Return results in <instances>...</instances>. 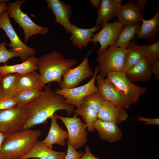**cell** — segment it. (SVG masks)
<instances>
[{"label":"cell","mask_w":159,"mask_h":159,"mask_svg":"<svg viewBox=\"0 0 159 159\" xmlns=\"http://www.w3.org/2000/svg\"><path fill=\"white\" fill-rule=\"evenodd\" d=\"M67 143V149L65 159H79L83 154V152L81 150L79 151H77L68 143Z\"/></svg>","instance_id":"e575fe53"},{"label":"cell","mask_w":159,"mask_h":159,"mask_svg":"<svg viewBox=\"0 0 159 159\" xmlns=\"http://www.w3.org/2000/svg\"><path fill=\"white\" fill-rule=\"evenodd\" d=\"M79 159H101L98 158L94 155L91 153L90 146L88 145H86L85 147V152L83 153L82 156ZM112 159H116L113 158Z\"/></svg>","instance_id":"74e56055"},{"label":"cell","mask_w":159,"mask_h":159,"mask_svg":"<svg viewBox=\"0 0 159 159\" xmlns=\"http://www.w3.org/2000/svg\"><path fill=\"white\" fill-rule=\"evenodd\" d=\"M6 45L5 42L0 43V63H6L9 59L18 57L17 53L7 49Z\"/></svg>","instance_id":"d6a6232c"},{"label":"cell","mask_w":159,"mask_h":159,"mask_svg":"<svg viewBox=\"0 0 159 159\" xmlns=\"http://www.w3.org/2000/svg\"><path fill=\"white\" fill-rule=\"evenodd\" d=\"M1 75H2L1 74H0V81L1 78Z\"/></svg>","instance_id":"ee69618b"},{"label":"cell","mask_w":159,"mask_h":159,"mask_svg":"<svg viewBox=\"0 0 159 159\" xmlns=\"http://www.w3.org/2000/svg\"><path fill=\"white\" fill-rule=\"evenodd\" d=\"M73 116H80L87 126V129L90 132L95 130V124L98 118V113L90 107L81 105L80 107L74 110Z\"/></svg>","instance_id":"f1b7e54d"},{"label":"cell","mask_w":159,"mask_h":159,"mask_svg":"<svg viewBox=\"0 0 159 159\" xmlns=\"http://www.w3.org/2000/svg\"><path fill=\"white\" fill-rule=\"evenodd\" d=\"M124 25L115 20L105 24L97 33L94 34L90 41L100 44L97 51L98 55L106 50L110 46H114L115 42Z\"/></svg>","instance_id":"7c38bea8"},{"label":"cell","mask_w":159,"mask_h":159,"mask_svg":"<svg viewBox=\"0 0 159 159\" xmlns=\"http://www.w3.org/2000/svg\"><path fill=\"white\" fill-rule=\"evenodd\" d=\"M0 81V98L14 97L19 91L18 81L20 74L1 75Z\"/></svg>","instance_id":"d4e9b609"},{"label":"cell","mask_w":159,"mask_h":159,"mask_svg":"<svg viewBox=\"0 0 159 159\" xmlns=\"http://www.w3.org/2000/svg\"><path fill=\"white\" fill-rule=\"evenodd\" d=\"M3 0H0V3L3 1Z\"/></svg>","instance_id":"f6af8a7d"},{"label":"cell","mask_w":159,"mask_h":159,"mask_svg":"<svg viewBox=\"0 0 159 159\" xmlns=\"http://www.w3.org/2000/svg\"><path fill=\"white\" fill-rule=\"evenodd\" d=\"M42 91L32 88L21 89L14 97L17 106H26L36 99Z\"/></svg>","instance_id":"f546056e"},{"label":"cell","mask_w":159,"mask_h":159,"mask_svg":"<svg viewBox=\"0 0 159 159\" xmlns=\"http://www.w3.org/2000/svg\"><path fill=\"white\" fill-rule=\"evenodd\" d=\"M126 52L125 49L112 46L98 55L97 60L100 74L105 78L110 73L125 72L124 60Z\"/></svg>","instance_id":"5b68a950"},{"label":"cell","mask_w":159,"mask_h":159,"mask_svg":"<svg viewBox=\"0 0 159 159\" xmlns=\"http://www.w3.org/2000/svg\"><path fill=\"white\" fill-rule=\"evenodd\" d=\"M105 100L99 92L89 95L83 99L81 105L88 106L98 113Z\"/></svg>","instance_id":"4dcf8cb0"},{"label":"cell","mask_w":159,"mask_h":159,"mask_svg":"<svg viewBox=\"0 0 159 159\" xmlns=\"http://www.w3.org/2000/svg\"><path fill=\"white\" fill-rule=\"evenodd\" d=\"M141 26L140 22L132 24L124 25L115 42L114 46L125 49L129 42L133 40L138 34Z\"/></svg>","instance_id":"484cf974"},{"label":"cell","mask_w":159,"mask_h":159,"mask_svg":"<svg viewBox=\"0 0 159 159\" xmlns=\"http://www.w3.org/2000/svg\"><path fill=\"white\" fill-rule=\"evenodd\" d=\"M95 127L100 138L104 141L116 142L120 140L122 137L121 130L115 123L98 119L95 123Z\"/></svg>","instance_id":"e0dca14e"},{"label":"cell","mask_w":159,"mask_h":159,"mask_svg":"<svg viewBox=\"0 0 159 159\" xmlns=\"http://www.w3.org/2000/svg\"><path fill=\"white\" fill-rule=\"evenodd\" d=\"M51 124L49 131L44 139L40 141L44 145L52 149L53 145H58L62 147L66 145V139H67V131L63 130L58 124V118L54 114L50 117Z\"/></svg>","instance_id":"ac0fdd59"},{"label":"cell","mask_w":159,"mask_h":159,"mask_svg":"<svg viewBox=\"0 0 159 159\" xmlns=\"http://www.w3.org/2000/svg\"><path fill=\"white\" fill-rule=\"evenodd\" d=\"M144 15L135 5L132 0L122 5L117 16L118 21L124 25L140 22Z\"/></svg>","instance_id":"603a6c76"},{"label":"cell","mask_w":159,"mask_h":159,"mask_svg":"<svg viewBox=\"0 0 159 159\" xmlns=\"http://www.w3.org/2000/svg\"><path fill=\"white\" fill-rule=\"evenodd\" d=\"M138 120L145 122L144 125H159V118H147L140 116H138Z\"/></svg>","instance_id":"8d00e7d4"},{"label":"cell","mask_w":159,"mask_h":159,"mask_svg":"<svg viewBox=\"0 0 159 159\" xmlns=\"http://www.w3.org/2000/svg\"><path fill=\"white\" fill-rule=\"evenodd\" d=\"M66 154L64 151H57L53 150L37 140L30 152L19 159L33 158L39 159H64Z\"/></svg>","instance_id":"7402d4cb"},{"label":"cell","mask_w":159,"mask_h":159,"mask_svg":"<svg viewBox=\"0 0 159 159\" xmlns=\"http://www.w3.org/2000/svg\"><path fill=\"white\" fill-rule=\"evenodd\" d=\"M125 49L127 52L124 57L125 71L141 60L145 56L143 51L135 40L131 41L128 43Z\"/></svg>","instance_id":"4316f807"},{"label":"cell","mask_w":159,"mask_h":159,"mask_svg":"<svg viewBox=\"0 0 159 159\" xmlns=\"http://www.w3.org/2000/svg\"><path fill=\"white\" fill-rule=\"evenodd\" d=\"M151 69L152 74L154 75L155 80H159V59L154 61L151 64Z\"/></svg>","instance_id":"d590c367"},{"label":"cell","mask_w":159,"mask_h":159,"mask_svg":"<svg viewBox=\"0 0 159 159\" xmlns=\"http://www.w3.org/2000/svg\"><path fill=\"white\" fill-rule=\"evenodd\" d=\"M145 57L151 64L155 60L159 59V41H158L148 45L140 46Z\"/></svg>","instance_id":"1f68e13d"},{"label":"cell","mask_w":159,"mask_h":159,"mask_svg":"<svg viewBox=\"0 0 159 159\" xmlns=\"http://www.w3.org/2000/svg\"><path fill=\"white\" fill-rule=\"evenodd\" d=\"M18 85L20 90L32 88L42 91L41 85L39 74L34 71L19 76Z\"/></svg>","instance_id":"83f0119b"},{"label":"cell","mask_w":159,"mask_h":159,"mask_svg":"<svg viewBox=\"0 0 159 159\" xmlns=\"http://www.w3.org/2000/svg\"><path fill=\"white\" fill-rule=\"evenodd\" d=\"M25 1L17 0L12 3L8 2L7 11L9 17L13 18L23 29L26 44L29 38L34 35L40 34L46 35L49 32V29L36 24L21 11L20 7Z\"/></svg>","instance_id":"277c9868"},{"label":"cell","mask_w":159,"mask_h":159,"mask_svg":"<svg viewBox=\"0 0 159 159\" xmlns=\"http://www.w3.org/2000/svg\"><path fill=\"white\" fill-rule=\"evenodd\" d=\"M35 100L26 106L29 116L22 130L30 129L39 124H45L48 119L56 111L66 110L68 117L74 112V106L67 103L61 95L56 94L51 88L49 84Z\"/></svg>","instance_id":"6da1fadb"},{"label":"cell","mask_w":159,"mask_h":159,"mask_svg":"<svg viewBox=\"0 0 159 159\" xmlns=\"http://www.w3.org/2000/svg\"><path fill=\"white\" fill-rule=\"evenodd\" d=\"M42 133L30 129L6 135L1 147L3 159H19L28 154Z\"/></svg>","instance_id":"3957f363"},{"label":"cell","mask_w":159,"mask_h":159,"mask_svg":"<svg viewBox=\"0 0 159 159\" xmlns=\"http://www.w3.org/2000/svg\"><path fill=\"white\" fill-rule=\"evenodd\" d=\"M96 44L89 50L84 59L77 66L70 68L64 73L60 89H69L77 87L85 79L93 75L92 69L88 63V57L92 52Z\"/></svg>","instance_id":"30bf717a"},{"label":"cell","mask_w":159,"mask_h":159,"mask_svg":"<svg viewBox=\"0 0 159 159\" xmlns=\"http://www.w3.org/2000/svg\"><path fill=\"white\" fill-rule=\"evenodd\" d=\"M107 78L123 94L130 105L136 103L140 97L146 92L147 88L135 85L126 77L125 72H114L108 74Z\"/></svg>","instance_id":"ba28073f"},{"label":"cell","mask_w":159,"mask_h":159,"mask_svg":"<svg viewBox=\"0 0 159 159\" xmlns=\"http://www.w3.org/2000/svg\"><path fill=\"white\" fill-rule=\"evenodd\" d=\"M38 60L35 56L31 57L22 63L13 65L0 66V74L4 75L9 73L24 74L38 69Z\"/></svg>","instance_id":"cb8c5ba5"},{"label":"cell","mask_w":159,"mask_h":159,"mask_svg":"<svg viewBox=\"0 0 159 159\" xmlns=\"http://www.w3.org/2000/svg\"><path fill=\"white\" fill-rule=\"evenodd\" d=\"M100 26L96 25L92 28L84 29L79 27L73 24L70 23V32L71 35L69 39L73 44L80 50L83 47H86L90 42L94 33L98 31Z\"/></svg>","instance_id":"44dd1931"},{"label":"cell","mask_w":159,"mask_h":159,"mask_svg":"<svg viewBox=\"0 0 159 159\" xmlns=\"http://www.w3.org/2000/svg\"><path fill=\"white\" fill-rule=\"evenodd\" d=\"M5 137L6 135L0 132V159H3L1 152V147Z\"/></svg>","instance_id":"60d3db41"},{"label":"cell","mask_w":159,"mask_h":159,"mask_svg":"<svg viewBox=\"0 0 159 159\" xmlns=\"http://www.w3.org/2000/svg\"><path fill=\"white\" fill-rule=\"evenodd\" d=\"M122 4L115 0H102L100 7L97 12L96 25L102 27L115 17H117Z\"/></svg>","instance_id":"ffe728a7"},{"label":"cell","mask_w":159,"mask_h":159,"mask_svg":"<svg viewBox=\"0 0 159 159\" xmlns=\"http://www.w3.org/2000/svg\"><path fill=\"white\" fill-rule=\"evenodd\" d=\"M8 1V0H3L0 3V14L7 9V5L6 2Z\"/></svg>","instance_id":"ab89813d"},{"label":"cell","mask_w":159,"mask_h":159,"mask_svg":"<svg viewBox=\"0 0 159 159\" xmlns=\"http://www.w3.org/2000/svg\"><path fill=\"white\" fill-rule=\"evenodd\" d=\"M104 103L98 113V118L104 121L120 124L126 120L128 115L122 107L104 99Z\"/></svg>","instance_id":"9a60e30c"},{"label":"cell","mask_w":159,"mask_h":159,"mask_svg":"<svg viewBox=\"0 0 159 159\" xmlns=\"http://www.w3.org/2000/svg\"><path fill=\"white\" fill-rule=\"evenodd\" d=\"M64 124L67 130L68 143L76 150L84 146L87 142V125L81 118L75 116L72 117L59 116L55 114Z\"/></svg>","instance_id":"9c48e42d"},{"label":"cell","mask_w":159,"mask_h":159,"mask_svg":"<svg viewBox=\"0 0 159 159\" xmlns=\"http://www.w3.org/2000/svg\"><path fill=\"white\" fill-rule=\"evenodd\" d=\"M17 106L14 97L0 98V110L11 109Z\"/></svg>","instance_id":"836d02e7"},{"label":"cell","mask_w":159,"mask_h":159,"mask_svg":"<svg viewBox=\"0 0 159 159\" xmlns=\"http://www.w3.org/2000/svg\"><path fill=\"white\" fill-rule=\"evenodd\" d=\"M29 114L26 106L0 110V132L8 135L22 130Z\"/></svg>","instance_id":"8992f818"},{"label":"cell","mask_w":159,"mask_h":159,"mask_svg":"<svg viewBox=\"0 0 159 159\" xmlns=\"http://www.w3.org/2000/svg\"><path fill=\"white\" fill-rule=\"evenodd\" d=\"M47 7L50 9L55 16V22L60 24L68 34L70 32L72 7L69 4L60 0H46Z\"/></svg>","instance_id":"5bb4252c"},{"label":"cell","mask_w":159,"mask_h":159,"mask_svg":"<svg viewBox=\"0 0 159 159\" xmlns=\"http://www.w3.org/2000/svg\"><path fill=\"white\" fill-rule=\"evenodd\" d=\"M31 159H39L37 158H32Z\"/></svg>","instance_id":"7bdbcfd3"},{"label":"cell","mask_w":159,"mask_h":159,"mask_svg":"<svg viewBox=\"0 0 159 159\" xmlns=\"http://www.w3.org/2000/svg\"><path fill=\"white\" fill-rule=\"evenodd\" d=\"M0 28L5 32L9 39L8 47L11 49L9 50L17 53L22 62L36 55L35 49L26 45L19 37L12 26L7 9L0 14Z\"/></svg>","instance_id":"52a82bcc"},{"label":"cell","mask_w":159,"mask_h":159,"mask_svg":"<svg viewBox=\"0 0 159 159\" xmlns=\"http://www.w3.org/2000/svg\"><path fill=\"white\" fill-rule=\"evenodd\" d=\"M98 92L103 98L110 102L119 105L125 109L130 107L122 93L107 78L100 74L95 78Z\"/></svg>","instance_id":"4fadbf2b"},{"label":"cell","mask_w":159,"mask_h":159,"mask_svg":"<svg viewBox=\"0 0 159 159\" xmlns=\"http://www.w3.org/2000/svg\"><path fill=\"white\" fill-rule=\"evenodd\" d=\"M99 69L97 66L95 68L94 73L91 79L87 83L79 87L69 89H57L55 92L61 95L65 99V102L79 108L84 98L87 95L98 92L95 85V78Z\"/></svg>","instance_id":"8fae6325"},{"label":"cell","mask_w":159,"mask_h":159,"mask_svg":"<svg viewBox=\"0 0 159 159\" xmlns=\"http://www.w3.org/2000/svg\"><path fill=\"white\" fill-rule=\"evenodd\" d=\"M38 68L42 89L50 82H57L60 85L64 72L77 63L76 60L66 59L60 52L53 51L38 58Z\"/></svg>","instance_id":"7a4b0ae2"},{"label":"cell","mask_w":159,"mask_h":159,"mask_svg":"<svg viewBox=\"0 0 159 159\" xmlns=\"http://www.w3.org/2000/svg\"><path fill=\"white\" fill-rule=\"evenodd\" d=\"M125 72L126 77L132 82H148L152 75L151 64L145 57Z\"/></svg>","instance_id":"d6986e66"},{"label":"cell","mask_w":159,"mask_h":159,"mask_svg":"<svg viewBox=\"0 0 159 159\" xmlns=\"http://www.w3.org/2000/svg\"><path fill=\"white\" fill-rule=\"evenodd\" d=\"M155 13L151 18L146 20L142 19L141 28L136 36L138 39H146L148 42L153 43L158 38L159 31V10L155 7Z\"/></svg>","instance_id":"2e32d148"},{"label":"cell","mask_w":159,"mask_h":159,"mask_svg":"<svg viewBox=\"0 0 159 159\" xmlns=\"http://www.w3.org/2000/svg\"><path fill=\"white\" fill-rule=\"evenodd\" d=\"M90 1L94 7L98 9L100 7L101 3V0H90Z\"/></svg>","instance_id":"b9f144b4"},{"label":"cell","mask_w":159,"mask_h":159,"mask_svg":"<svg viewBox=\"0 0 159 159\" xmlns=\"http://www.w3.org/2000/svg\"><path fill=\"white\" fill-rule=\"evenodd\" d=\"M147 0H138L135 4L140 11L142 14L144 12L145 5Z\"/></svg>","instance_id":"f35d334b"}]
</instances>
